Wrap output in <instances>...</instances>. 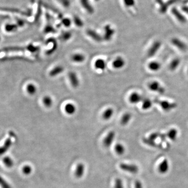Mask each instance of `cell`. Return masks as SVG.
Masks as SVG:
<instances>
[{
    "label": "cell",
    "mask_w": 188,
    "mask_h": 188,
    "mask_svg": "<svg viewBox=\"0 0 188 188\" xmlns=\"http://www.w3.org/2000/svg\"><path fill=\"white\" fill-rule=\"evenodd\" d=\"M125 65V61L121 57H118L112 62V67L115 69H121Z\"/></svg>",
    "instance_id": "10"
},
{
    "label": "cell",
    "mask_w": 188,
    "mask_h": 188,
    "mask_svg": "<svg viewBox=\"0 0 188 188\" xmlns=\"http://www.w3.org/2000/svg\"><path fill=\"white\" fill-rule=\"evenodd\" d=\"M64 71V67H62L61 65H57L50 71L49 76L52 78L55 77L63 73Z\"/></svg>",
    "instance_id": "16"
},
{
    "label": "cell",
    "mask_w": 188,
    "mask_h": 188,
    "mask_svg": "<svg viewBox=\"0 0 188 188\" xmlns=\"http://www.w3.org/2000/svg\"><path fill=\"white\" fill-rule=\"evenodd\" d=\"M171 43L174 46L182 51H185L188 49V47L185 43L179 38H174L171 39Z\"/></svg>",
    "instance_id": "9"
},
{
    "label": "cell",
    "mask_w": 188,
    "mask_h": 188,
    "mask_svg": "<svg viewBox=\"0 0 188 188\" xmlns=\"http://www.w3.org/2000/svg\"><path fill=\"white\" fill-rule=\"evenodd\" d=\"M64 111L69 115H73L76 112V106L72 103H68L64 106Z\"/></svg>",
    "instance_id": "18"
},
{
    "label": "cell",
    "mask_w": 188,
    "mask_h": 188,
    "mask_svg": "<svg viewBox=\"0 0 188 188\" xmlns=\"http://www.w3.org/2000/svg\"><path fill=\"white\" fill-rule=\"evenodd\" d=\"M0 186L2 188H12L11 185L4 179L2 176L0 175Z\"/></svg>",
    "instance_id": "30"
},
{
    "label": "cell",
    "mask_w": 188,
    "mask_h": 188,
    "mask_svg": "<svg viewBox=\"0 0 188 188\" xmlns=\"http://www.w3.org/2000/svg\"><path fill=\"white\" fill-rule=\"evenodd\" d=\"M115 137V132L111 131L108 133L103 140V145L106 148H109L114 142Z\"/></svg>",
    "instance_id": "6"
},
{
    "label": "cell",
    "mask_w": 188,
    "mask_h": 188,
    "mask_svg": "<svg viewBox=\"0 0 188 188\" xmlns=\"http://www.w3.org/2000/svg\"><path fill=\"white\" fill-rule=\"evenodd\" d=\"M132 118V114L130 113L129 112H127V113H125L122 117L121 120H120V123L123 126H125L126 125L128 124L129 122L130 121V120H131Z\"/></svg>",
    "instance_id": "19"
},
{
    "label": "cell",
    "mask_w": 188,
    "mask_h": 188,
    "mask_svg": "<svg viewBox=\"0 0 188 188\" xmlns=\"http://www.w3.org/2000/svg\"><path fill=\"white\" fill-rule=\"evenodd\" d=\"M0 40H1V37H0Z\"/></svg>",
    "instance_id": "45"
},
{
    "label": "cell",
    "mask_w": 188,
    "mask_h": 188,
    "mask_svg": "<svg viewBox=\"0 0 188 188\" xmlns=\"http://www.w3.org/2000/svg\"><path fill=\"white\" fill-rule=\"evenodd\" d=\"M124 5L127 8H133L135 7L136 4L135 0H123Z\"/></svg>",
    "instance_id": "32"
},
{
    "label": "cell",
    "mask_w": 188,
    "mask_h": 188,
    "mask_svg": "<svg viewBox=\"0 0 188 188\" xmlns=\"http://www.w3.org/2000/svg\"><path fill=\"white\" fill-rule=\"evenodd\" d=\"M114 110L112 108H108L103 112L102 117L103 119L104 120H109L112 118L114 115Z\"/></svg>",
    "instance_id": "20"
},
{
    "label": "cell",
    "mask_w": 188,
    "mask_h": 188,
    "mask_svg": "<svg viewBox=\"0 0 188 188\" xmlns=\"http://www.w3.org/2000/svg\"><path fill=\"white\" fill-rule=\"evenodd\" d=\"M160 138L161 139V141L164 142V141H166L167 135H165V134L161 133L160 135Z\"/></svg>",
    "instance_id": "42"
},
{
    "label": "cell",
    "mask_w": 188,
    "mask_h": 188,
    "mask_svg": "<svg viewBox=\"0 0 188 188\" xmlns=\"http://www.w3.org/2000/svg\"><path fill=\"white\" fill-rule=\"evenodd\" d=\"M18 25L14 24H7L5 26V30L8 32H13L16 31L18 29Z\"/></svg>",
    "instance_id": "33"
},
{
    "label": "cell",
    "mask_w": 188,
    "mask_h": 188,
    "mask_svg": "<svg viewBox=\"0 0 188 188\" xmlns=\"http://www.w3.org/2000/svg\"><path fill=\"white\" fill-rule=\"evenodd\" d=\"M119 167L122 170L129 172L131 174H135L139 171V167L136 165L127 163H121L119 165Z\"/></svg>",
    "instance_id": "2"
},
{
    "label": "cell",
    "mask_w": 188,
    "mask_h": 188,
    "mask_svg": "<svg viewBox=\"0 0 188 188\" xmlns=\"http://www.w3.org/2000/svg\"><path fill=\"white\" fill-rule=\"evenodd\" d=\"M32 171H33V169H32V167L29 166V165H28L24 166L23 168V172L25 175H30L32 173Z\"/></svg>",
    "instance_id": "35"
},
{
    "label": "cell",
    "mask_w": 188,
    "mask_h": 188,
    "mask_svg": "<svg viewBox=\"0 0 188 188\" xmlns=\"http://www.w3.org/2000/svg\"><path fill=\"white\" fill-rule=\"evenodd\" d=\"M43 105H44L46 108H49L52 107V105H53V99H52L51 97L50 96H48V95H47V96H45L43 98Z\"/></svg>",
    "instance_id": "24"
},
{
    "label": "cell",
    "mask_w": 188,
    "mask_h": 188,
    "mask_svg": "<svg viewBox=\"0 0 188 188\" xmlns=\"http://www.w3.org/2000/svg\"><path fill=\"white\" fill-rule=\"evenodd\" d=\"M85 170V166L83 163H79L76 166L75 171V176L77 178H81L83 176Z\"/></svg>",
    "instance_id": "13"
},
{
    "label": "cell",
    "mask_w": 188,
    "mask_h": 188,
    "mask_svg": "<svg viewBox=\"0 0 188 188\" xmlns=\"http://www.w3.org/2000/svg\"><path fill=\"white\" fill-rule=\"evenodd\" d=\"M143 99L144 98H143L142 95L136 92H134L130 95L129 97V101L131 104H136L138 103H140L141 101H142Z\"/></svg>",
    "instance_id": "14"
},
{
    "label": "cell",
    "mask_w": 188,
    "mask_h": 188,
    "mask_svg": "<svg viewBox=\"0 0 188 188\" xmlns=\"http://www.w3.org/2000/svg\"><path fill=\"white\" fill-rule=\"evenodd\" d=\"M95 1H99V0H95Z\"/></svg>",
    "instance_id": "44"
},
{
    "label": "cell",
    "mask_w": 188,
    "mask_h": 188,
    "mask_svg": "<svg viewBox=\"0 0 188 188\" xmlns=\"http://www.w3.org/2000/svg\"><path fill=\"white\" fill-rule=\"evenodd\" d=\"M74 22L75 25L78 27H82L83 26V23L82 20L79 18H78L76 16L74 18Z\"/></svg>",
    "instance_id": "38"
},
{
    "label": "cell",
    "mask_w": 188,
    "mask_h": 188,
    "mask_svg": "<svg viewBox=\"0 0 188 188\" xmlns=\"http://www.w3.org/2000/svg\"><path fill=\"white\" fill-rule=\"evenodd\" d=\"M94 67L97 70L104 71L107 68V64L104 60L101 59V58H99V59L96 60V61L95 62Z\"/></svg>",
    "instance_id": "17"
},
{
    "label": "cell",
    "mask_w": 188,
    "mask_h": 188,
    "mask_svg": "<svg viewBox=\"0 0 188 188\" xmlns=\"http://www.w3.org/2000/svg\"><path fill=\"white\" fill-rule=\"evenodd\" d=\"M135 188H143L142 184L139 180H136L135 182Z\"/></svg>",
    "instance_id": "41"
},
{
    "label": "cell",
    "mask_w": 188,
    "mask_h": 188,
    "mask_svg": "<svg viewBox=\"0 0 188 188\" xmlns=\"http://www.w3.org/2000/svg\"><path fill=\"white\" fill-rule=\"evenodd\" d=\"M114 188H124L123 181L120 178H117L114 182Z\"/></svg>",
    "instance_id": "36"
},
{
    "label": "cell",
    "mask_w": 188,
    "mask_h": 188,
    "mask_svg": "<svg viewBox=\"0 0 188 188\" xmlns=\"http://www.w3.org/2000/svg\"><path fill=\"white\" fill-rule=\"evenodd\" d=\"M115 33V30L110 25H107L104 27V34L103 39L106 41H110Z\"/></svg>",
    "instance_id": "4"
},
{
    "label": "cell",
    "mask_w": 188,
    "mask_h": 188,
    "mask_svg": "<svg viewBox=\"0 0 188 188\" xmlns=\"http://www.w3.org/2000/svg\"><path fill=\"white\" fill-rule=\"evenodd\" d=\"M169 161L167 159L163 160L158 166V171L161 174H166L168 172V171L169 170Z\"/></svg>",
    "instance_id": "12"
},
{
    "label": "cell",
    "mask_w": 188,
    "mask_h": 188,
    "mask_svg": "<svg viewBox=\"0 0 188 188\" xmlns=\"http://www.w3.org/2000/svg\"><path fill=\"white\" fill-rule=\"evenodd\" d=\"M183 11L188 14V8H183Z\"/></svg>",
    "instance_id": "43"
},
{
    "label": "cell",
    "mask_w": 188,
    "mask_h": 188,
    "mask_svg": "<svg viewBox=\"0 0 188 188\" xmlns=\"http://www.w3.org/2000/svg\"><path fill=\"white\" fill-rule=\"evenodd\" d=\"M10 137L7 139L3 145L0 147V156L5 154L12 145V138L15 136L14 133L13 132H10Z\"/></svg>",
    "instance_id": "3"
},
{
    "label": "cell",
    "mask_w": 188,
    "mask_h": 188,
    "mask_svg": "<svg viewBox=\"0 0 188 188\" xmlns=\"http://www.w3.org/2000/svg\"><path fill=\"white\" fill-rule=\"evenodd\" d=\"M160 133H157V132H154L151 134V135L149 136V139H150V140H152L153 141H155V140L157 139V138L160 137Z\"/></svg>",
    "instance_id": "39"
},
{
    "label": "cell",
    "mask_w": 188,
    "mask_h": 188,
    "mask_svg": "<svg viewBox=\"0 0 188 188\" xmlns=\"http://www.w3.org/2000/svg\"><path fill=\"white\" fill-rule=\"evenodd\" d=\"M149 89L153 92H157L160 94H163L165 92V89L164 87L160 84V83L157 81H153L150 83L148 85Z\"/></svg>",
    "instance_id": "5"
},
{
    "label": "cell",
    "mask_w": 188,
    "mask_h": 188,
    "mask_svg": "<svg viewBox=\"0 0 188 188\" xmlns=\"http://www.w3.org/2000/svg\"><path fill=\"white\" fill-rule=\"evenodd\" d=\"M72 36V34L71 33L68 32H64L62 34L61 38L64 41H68L69 40H70Z\"/></svg>",
    "instance_id": "34"
},
{
    "label": "cell",
    "mask_w": 188,
    "mask_h": 188,
    "mask_svg": "<svg viewBox=\"0 0 188 188\" xmlns=\"http://www.w3.org/2000/svg\"><path fill=\"white\" fill-rule=\"evenodd\" d=\"M114 150L116 153L119 155H122L124 153L125 149L124 146L121 143H118L114 146Z\"/></svg>",
    "instance_id": "27"
},
{
    "label": "cell",
    "mask_w": 188,
    "mask_h": 188,
    "mask_svg": "<svg viewBox=\"0 0 188 188\" xmlns=\"http://www.w3.org/2000/svg\"><path fill=\"white\" fill-rule=\"evenodd\" d=\"M172 14H173L174 16H175V18L178 20L179 22H180V23H185L186 22V18L177 9L175 8V9L172 10Z\"/></svg>",
    "instance_id": "21"
},
{
    "label": "cell",
    "mask_w": 188,
    "mask_h": 188,
    "mask_svg": "<svg viewBox=\"0 0 188 188\" xmlns=\"http://www.w3.org/2000/svg\"><path fill=\"white\" fill-rule=\"evenodd\" d=\"M161 46V43L160 41H155L149 49L147 52V55L149 57H154L157 53Z\"/></svg>",
    "instance_id": "7"
},
{
    "label": "cell",
    "mask_w": 188,
    "mask_h": 188,
    "mask_svg": "<svg viewBox=\"0 0 188 188\" xmlns=\"http://www.w3.org/2000/svg\"><path fill=\"white\" fill-rule=\"evenodd\" d=\"M153 104L152 101L149 98H144L142 101V108L143 110H148L152 107Z\"/></svg>",
    "instance_id": "26"
},
{
    "label": "cell",
    "mask_w": 188,
    "mask_h": 188,
    "mask_svg": "<svg viewBox=\"0 0 188 188\" xmlns=\"http://www.w3.org/2000/svg\"><path fill=\"white\" fill-rule=\"evenodd\" d=\"M68 76L72 86L75 89L78 88L79 85V81L76 73L74 72H70L69 73Z\"/></svg>",
    "instance_id": "8"
},
{
    "label": "cell",
    "mask_w": 188,
    "mask_h": 188,
    "mask_svg": "<svg viewBox=\"0 0 188 188\" xmlns=\"http://www.w3.org/2000/svg\"><path fill=\"white\" fill-rule=\"evenodd\" d=\"M4 164H5V166H7V167L12 168L14 166V161L11 157L8 156L5 157L3 160Z\"/></svg>",
    "instance_id": "29"
},
{
    "label": "cell",
    "mask_w": 188,
    "mask_h": 188,
    "mask_svg": "<svg viewBox=\"0 0 188 188\" xmlns=\"http://www.w3.org/2000/svg\"><path fill=\"white\" fill-rule=\"evenodd\" d=\"M26 90L28 93L30 95H35V94L36 93L37 91V87L35 85V84H29L26 87Z\"/></svg>",
    "instance_id": "28"
},
{
    "label": "cell",
    "mask_w": 188,
    "mask_h": 188,
    "mask_svg": "<svg viewBox=\"0 0 188 188\" xmlns=\"http://www.w3.org/2000/svg\"><path fill=\"white\" fill-rule=\"evenodd\" d=\"M143 141L145 144L152 147H157V144L155 141H153L149 138H144L143 139Z\"/></svg>",
    "instance_id": "31"
},
{
    "label": "cell",
    "mask_w": 188,
    "mask_h": 188,
    "mask_svg": "<svg viewBox=\"0 0 188 188\" xmlns=\"http://www.w3.org/2000/svg\"><path fill=\"white\" fill-rule=\"evenodd\" d=\"M82 4H87V0H82L81 1ZM85 9L87 10V11L89 12L90 13H93V8H92V7L89 5V3L87 5H86L85 7H84Z\"/></svg>",
    "instance_id": "37"
},
{
    "label": "cell",
    "mask_w": 188,
    "mask_h": 188,
    "mask_svg": "<svg viewBox=\"0 0 188 188\" xmlns=\"http://www.w3.org/2000/svg\"><path fill=\"white\" fill-rule=\"evenodd\" d=\"M86 57L83 54L80 53H76L73 54L71 56V60L73 62L76 64H82L85 61Z\"/></svg>",
    "instance_id": "15"
},
{
    "label": "cell",
    "mask_w": 188,
    "mask_h": 188,
    "mask_svg": "<svg viewBox=\"0 0 188 188\" xmlns=\"http://www.w3.org/2000/svg\"><path fill=\"white\" fill-rule=\"evenodd\" d=\"M148 67L149 69L152 71L156 72L161 68V64L158 62L152 61L149 64Z\"/></svg>",
    "instance_id": "22"
},
{
    "label": "cell",
    "mask_w": 188,
    "mask_h": 188,
    "mask_svg": "<svg viewBox=\"0 0 188 188\" xmlns=\"http://www.w3.org/2000/svg\"><path fill=\"white\" fill-rule=\"evenodd\" d=\"M62 24L65 27H70L71 24V21L69 18H65V19L62 20Z\"/></svg>",
    "instance_id": "40"
},
{
    "label": "cell",
    "mask_w": 188,
    "mask_h": 188,
    "mask_svg": "<svg viewBox=\"0 0 188 188\" xmlns=\"http://www.w3.org/2000/svg\"><path fill=\"white\" fill-rule=\"evenodd\" d=\"M166 135L171 141H175L178 135V131L175 129H171L168 131Z\"/></svg>",
    "instance_id": "23"
},
{
    "label": "cell",
    "mask_w": 188,
    "mask_h": 188,
    "mask_svg": "<svg viewBox=\"0 0 188 188\" xmlns=\"http://www.w3.org/2000/svg\"><path fill=\"white\" fill-rule=\"evenodd\" d=\"M86 34L89 37H90L92 39H93L94 41H96L97 43H100L103 40V37L93 29H87L86 30Z\"/></svg>",
    "instance_id": "11"
},
{
    "label": "cell",
    "mask_w": 188,
    "mask_h": 188,
    "mask_svg": "<svg viewBox=\"0 0 188 188\" xmlns=\"http://www.w3.org/2000/svg\"><path fill=\"white\" fill-rule=\"evenodd\" d=\"M155 102L160 106V107L162 108L163 110L167 111V112L172 110L177 107V105L175 103H170V102L166 101V100H160L156 99Z\"/></svg>",
    "instance_id": "1"
},
{
    "label": "cell",
    "mask_w": 188,
    "mask_h": 188,
    "mask_svg": "<svg viewBox=\"0 0 188 188\" xmlns=\"http://www.w3.org/2000/svg\"></svg>",
    "instance_id": "46"
},
{
    "label": "cell",
    "mask_w": 188,
    "mask_h": 188,
    "mask_svg": "<svg viewBox=\"0 0 188 188\" xmlns=\"http://www.w3.org/2000/svg\"><path fill=\"white\" fill-rule=\"evenodd\" d=\"M180 62H181V61H180V59H179V58H174V60H172V61L171 62L170 64H169V69L172 71H175L180 65Z\"/></svg>",
    "instance_id": "25"
}]
</instances>
